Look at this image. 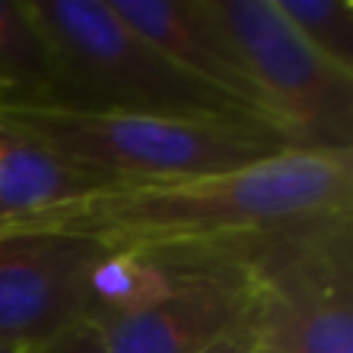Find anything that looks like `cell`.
<instances>
[{
    "label": "cell",
    "instance_id": "6da1fadb",
    "mask_svg": "<svg viewBox=\"0 0 353 353\" xmlns=\"http://www.w3.org/2000/svg\"><path fill=\"white\" fill-rule=\"evenodd\" d=\"M338 211H353V149H285L232 171L99 186L0 236H74L112 254L226 251Z\"/></svg>",
    "mask_w": 353,
    "mask_h": 353
},
{
    "label": "cell",
    "instance_id": "7a4b0ae2",
    "mask_svg": "<svg viewBox=\"0 0 353 353\" xmlns=\"http://www.w3.org/2000/svg\"><path fill=\"white\" fill-rule=\"evenodd\" d=\"M0 137L34 143L105 183L214 174L298 149L248 118H168L81 109L53 99H0Z\"/></svg>",
    "mask_w": 353,
    "mask_h": 353
},
{
    "label": "cell",
    "instance_id": "3957f363",
    "mask_svg": "<svg viewBox=\"0 0 353 353\" xmlns=\"http://www.w3.org/2000/svg\"><path fill=\"white\" fill-rule=\"evenodd\" d=\"M22 3L47 43L53 103L134 115L257 121L239 103L176 68L159 47L115 16L109 0Z\"/></svg>",
    "mask_w": 353,
    "mask_h": 353
},
{
    "label": "cell",
    "instance_id": "277c9868",
    "mask_svg": "<svg viewBox=\"0 0 353 353\" xmlns=\"http://www.w3.org/2000/svg\"><path fill=\"white\" fill-rule=\"evenodd\" d=\"M263 344L353 353V211L325 214L236 248Z\"/></svg>",
    "mask_w": 353,
    "mask_h": 353
},
{
    "label": "cell",
    "instance_id": "5b68a950",
    "mask_svg": "<svg viewBox=\"0 0 353 353\" xmlns=\"http://www.w3.org/2000/svg\"><path fill=\"white\" fill-rule=\"evenodd\" d=\"M257 93L298 149H353V74L316 53L273 0H208Z\"/></svg>",
    "mask_w": 353,
    "mask_h": 353
},
{
    "label": "cell",
    "instance_id": "8992f818",
    "mask_svg": "<svg viewBox=\"0 0 353 353\" xmlns=\"http://www.w3.org/2000/svg\"><path fill=\"white\" fill-rule=\"evenodd\" d=\"M105 257L74 236H0V344L34 347L90 319Z\"/></svg>",
    "mask_w": 353,
    "mask_h": 353
},
{
    "label": "cell",
    "instance_id": "52a82bcc",
    "mask_svg": "<svg viewBox=\"0 0 353 353\" xmlns=\"http://www.w3.org/2000/svg\"><path fill=\"white\" fill-rule=\"evenodd\" d=\"M109 6L124 25L159 47L176 68L208 84L211 90L223 93L226 99L251 112L257 121L270 124L285 137V130L276 124L263 97L257 93L230 34L214 19L208 0H109Z\"/></svg>",
    "mask_w": 353,
    "mask_h": 353
},
{
    "label": "cell",
    "instance_id": "ba28073f",
    "mask_svg": "<svg viewBox=\"0 0 353 353\" xmlns=\"http://www.w3.org/2000/svg\"><path fill=\"white\" fill-rule=\"evenodd\" d=\"M112 183L74 168L34 143L0 137V226Z\"/></svg>",
    "mask_w": 353,
    "mask_h": 353
},
{
    "label": "cell",
    "instance_id": "9c48e42d",
    "mask_svg": "<svg viewBox=\"0 0 353 353\" xmlns=\"http://www.w3.org/2000/svg\"><path fill=\"white\" fill-rule=\"evenodd\" d=\"M53 65L22 0H0V99H50Z\"/></svg>",
    "mask_w": 353,
    "mask_h": 353
},
{
    "label": "cell",
    "instance_id": "30bf717a",
    "mask_svg": "<svg viewBox=\"0 0 353 353\" xmlns=\"http://www.w3.org/2000/svg\"><path fill=\"white\" fill-rule=\"evenodd\" d=\"M273 3L323 59L353 74V0H273Z\"/></svg>",
    "mask_w": 353,
    "mask_h": 353
},
{
    "label": "cell",
    "instance_id": "8fae6325",
    "mask_svg": "<svg viewBox=\"0 0 353 353\" xmlns=\"http://www.w3.org/2000/svg\"><path fill=\"white\" fill-rule=\"evenodd\" d=\"M25 353H109L103 341V332L93 319H81V323L62 329L59 335L47 338V341L25 347Z\"/></svg>",
    "mask_w": 353,
    "mask_h": 353
},
{
    "label": "cell",
    "instance_id": "7c38bea8",
    "mask_svg": "<svg viewBox=\"0 0 353 353\" xmlns=\"http://www.w3.org/2000/svg\"><path fill=\"white\" fill-rule=\"evenodd\" d=\"M257 344H261V335H257V325L251 319V307H248V313L232 329H226L217 341H211L201 353H254Z\"/></svg>",
    "mask_w": 353,
    "mask_h": 353
},
{
    "label": "cell",
    "instance_id": "4fadbf2b",
    "mask_svg": "<svg viewBox=\"0 0 353 353\" xmlns=\"http://www.w3.org/2000/svg\"><path fill=\"white\" fill-rule=\"evenodd\" d=\"M254 353H285V350H279V347H270V344H263V341H261V344H257V350H254Z\"/></svg>",
    "mask_w": 353,
    "mask_h": 353
},
{
    "label": "cell",
    "instance_id": "5bb4252c",
    "mask_svg": "<svg viewBox=\"0 0 353 353\" xmlns=\"http://www.w3.org/2000/svg\"><path fill=\"white\" fill-rule=\"evenodd\" d=\"M0 353H25V347H16V344H0Z\"/></svg>",
    "mask_w": 353,
    "mask_h": 353
}]
</instances>
